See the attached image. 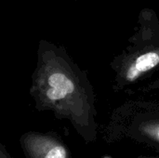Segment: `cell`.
<instances>
[{
    "mask_svg": "<svg viewBox=\"0 0 159 158\" xmlns=\"http://www.w3.org/2000/svg\"><path fill=\"white\" fill-rule=\"evenodd\" d=\"M30 95L38 112H51L57 119L70 122L87 144L97 141L99 128L93 87L87 72L64 47L46 39L39 41Z\"/></svg>",
    "mask_w": 159,
    "mask_h": 158,
    "instance_id": "6da1fadb",
    "label": "cell"
},
{
    "mask_svg": "<svg viewBox=\"0 0 159 158\" xmlns=\"http://www.w3.org/2000/svg\"><path fill=\"white\" fill-rule=\"evenodd\" d=\"M129 44L110 63L115 72V92H127L159 70V19L156 10L145 7L140 11L138 26Z\"/></svg>",
    "mask_w": 159,
    "mask_h": 158,
    "instance_id": "7a4b0ae2",
    "label": "cell"
},
{
    "mask_svg": "<svg viewBox=\"0 0 159 158\" xmlns=\"http://www.w3.org/2000/svg\"><path fill=\"white\" fill-rule=\"evenodd\" d=\"M104 135L110 143L129 139L159 153V102L124 103L114 111Z\"/></svg>",
    "mask_w": 159,
    "mask_h": 158,
    "instance_id": "3957f363",
    "label": "cell"
},
{
    "mask_svg": "<svg viewBox=\"0 0 159 158\" xmlns=\"http://www.w3.org/2000/svg\"><path fill=\"white\" fill-rule=\"evenodd\" d=\"M20 144L26 158H71L68 146L53 131H27L20 136Z\"/></svg>",
    "mask_w": 159,
    "mask_h": 158,
    "instance_id": "277c9868",
    "label": "cell"
},
{
    "mask_svg": "<svg viewBox=\"0 0 159 158\" xmlns=\"http://www.w3.org/2000/svg\"><path fill=\"white\" fill-rule=\"evenodd\" d=\"M159 88V77L157 79H156L154 82L150 83L149 85L145 86L144 88H143L142 89L143 91H151V90H157Z\"/></svg>",
    "mask_w": 159,
    "mask_h": 158,
    "instance_id": "5b68a950",
    "label": "cell"
},
{
    "mask_svg": "<svg viewBox=\"0 0 159 158\" xmlns=\"http://www.w3.org/2000/svg\"><path fill=\"white\" fill-rule=\"evenodd\" d=\"M0 158H12L5 144L0 143Z\"/></svg>",
    "mask_w": 159,
    "mask_h": 158,
    "instance_id": "8992f818",
    "label": "cell"
},
{
    "mask_svg": "<svg viewBox=\"0 0 159 158\" xmlns=\"http://www.w3.org/2000/svg\"><path fill=\"white\" fill-rule=\"evenodd\" d=\"M139 158H159V156H143V157Z\"/></svg>",
    "mask_w": 159,
    "mask_h": 158,
    "instance_id": "52a82bcc",
    "label": "cell"
}]
</instances>
